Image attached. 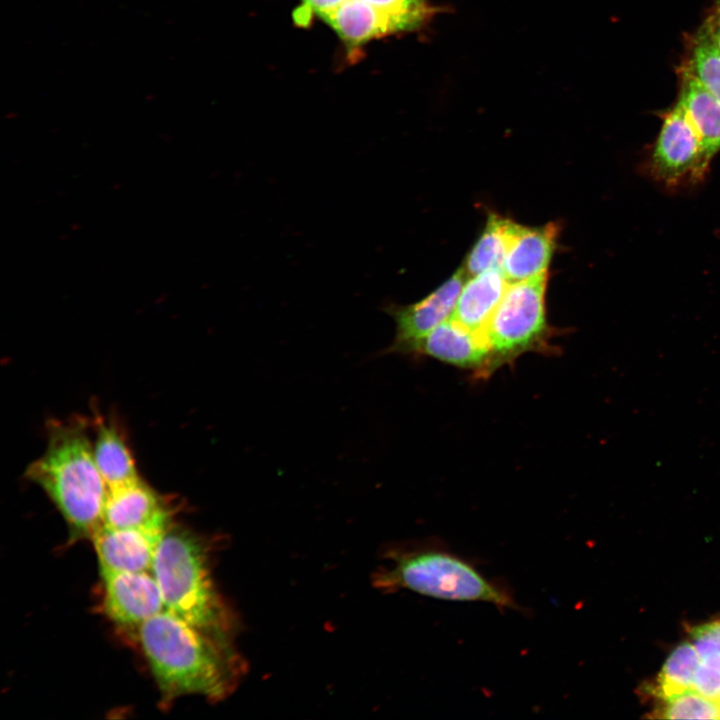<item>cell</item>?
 Listing matches in <instances>:
<instances>
[{
  "label": "cell",
  "mask_w": 720,
  "mask_h": 720,
  "mask_svg": "<svg viewBox=\"0 0 720 720\" xmlns=\"http://www.w3.org/2000/svg\"><path fill=\"white\" fill-rule=\"evenodd\" d=\"M508 285L501 268L472 276L464 283L450 318L473 331H483Z\"/></svg>",
  "instance_id": "5bb4252c"
},
{
  "label": "cell",
  "mask_w": 720,
  "mask_h": 720,
  "mask_svg": "<svg viewBox=\"0 0 720 720\" xmlns=\"http://www.w3.org/2000/svg\"><path fill=\"white\" fill-rule=\"evenodd\" d=\"M678 101L694 126L710 163L720 151V101L683 67L680 68Z\"/></svg>",
  "instance_id": "9a60e30c"
},
{
  "label": "cell",
  "mask_w": 720,
  "mask_h": 720,
  "mask_svg": "<svg viewBox=\"0 0 720 720\" xmlns=\"http://www.w3.org/2000/svg\"><path fill=\"white\" fill-rule=\"evenodd\" d=\"M139 640L166 701L189 695L224 699L243 672L229 639L207 633L165 609L139 627Z\"/></svg>",
  "instance_id": "6da1fadb"
},
{
  "label": "cell",
  "mask_w": 720,
  "mask_h": 720,
  "mask_svg": "<svg viewBox=\"0 0 720 720\" xmlns=\"http://www.w3.org/2000/svg\"><path fill=\"white\" fill-rule=\"evenodd\" d=\"M681 67L720 101V52L700 30L689 40L688 55Z\"/></svg>",
  "instance_id": "d6986e66"
},
{
  "label": "cell",
  "mask_w": 720,
  "mask_h": 720,
  "mask_svg": "<svg viewBox=\"0 0 720 720\" xmlns=\"http://www.w3.org/2000/svg\"><path fill=\"white\" fill-rule=\"evenodd\" d=\"M171 516L164 498L139 478L108 490L102 525L165 532L172 526Z\"/></svg>",
  "instance_id": "9c48e42d"
},
{
  "label": "cell",
  "mask_w": 720,
  "mask_h": 720,
  "mask_svg": "<svg viewBox=\"0 0 720 720\" xmlns=\"http://www.w3.org/2000/svg\"><path fill=\"white\" fill-rule=\"evenodd\" d=\"M25 475L46 493L74 534L92 537L102 526L108 487L83 418L49 422L46 449Z\"/></svg>",
  "instance_id": "7a4b0ae2"
},
{
  "label": "cell",
  "mask_w": 720,
  "mask_h": 720,
  "mask_svg": "<svg viewBox=\"0 0 720 720\" xmlns=\"http://www.w3.org/2000/svg\"><path fill=\"white\" fill-rule=\"evenodd\" d=\"M416 355H424L486 376L490 349L483 331H473L449 318L420 343Z\"/></svg>",
  "instance_id": "8fae6325"
},
{
  "label": "cell",
  "mask_w": 720,
  "mask_h": 720,
  "mask_svg": "<svg viewBox=\"0 0 720 720\" xmlns=\"http://www.w3.org/2000/svg\"><path fill=\"white\" fill-rule=\"evenodd\" d=\"M151 572L160 587L165 610L207 633L230 640L234 617L215 588L208 548L200 537L171 526L159 542Z\"/></svg>",
  "instance_id": "277c9868"
},
{
  "label": "cell",
  "mask_w": 720,
  "mask_h": 720,
  "mask_svg": "<svg viewBox=\"0 0 720 720\" xmlns=\"http://www.w3.org/2000/svg\"><path fill=\"white\" fill-rule=\"evenodd\" d=\"M514 223L497 214L489 215L482 234L466 257L463 269L468 277L492 268L502 269Z\"/></svg>",
  "instance_id": "e0dca14e"
},
{
  "label": "cell",
  "mask_w": 720,
  "mask_h": 720,
  "mask_svg": "<svg viewBox=\"0 0 720 720\" xmlns=\"http://www.w3.org/2000/svg\"><path fill=\"white\" fill-rule=\"evenodd\" d=\"M304 8L301 14H297V18L301 19L302 23H305V18L308 17L312 12L323 18L340 6L345 0H303Z\"/></svg>",
  "instance_id": "cb8c5ba5"
},
{
  "label": "cell",
  "mask_w": 720,
  "mask_h": 720,
  "mask_svg": "<svg viewBox=\"0 0 720 720\" xmlns=\"http://www.w3.org/2000/svg\"><path fill=\"white\" fill-rule=\"evenodd\" d=\"M460 267L447 281L422 300L408 305L385 304L383 311L395 322V337L384 354H417L421 341L449 319L467 278Z\"/></svg>",
  "instance_id": "52a82bcc"
},
{
  "label": "cell",
  "mask_w": 720,
  "mask_h": 720,
  "mask_svg": "<svg viewBox=\"0 0 720 720\" xmlns=\"http://www.w3.org/2000/svg\"><path fill=\"white\" fill-rule=\"evenodd\" d=\"M546 284L547 273L509 283L483 329L490 349L486 375L524 353L543 351L547 346Z\"/></svg>",
  "instance_id": "5b68a950"
},
{
  "label": "cell",
  "mask_w": 720,
  "mask_h": 720,
  "mask_svg": "<svg viewBox=\"0 0 720 720\" xmlns=\"http://www.w3.org/2000/svg\"><path fill=\"white\" fill-rule=\"evenodd\" d=\"M388 561L374 581L385 591L407 589L441 600L485 602L521 611L507 585L488 578L470 560L439 541L391 550Z\"/></svg>",
  "instance_id": "3957f363"
},
{
  "label": "cell",
  "mask_w": 720,
  "mask_h": 720,
  "mask_svg": "<svg viewBox=\"0 0 720 720\" xmlns=\"http://www.w3.org/2000/svg\"><path fill=\"white\" fill-rule=\"evenodd\" d=\"M104 611L116 624L138 626L165 609L160 587L151 571L101 570Z\"/></svg>",
  "instance_id": "ba28073f"
},
{
  "label": "cell",
  "mask_w": 720,
  "mask_h": 720,
  "mask_svg": "<svg viewBox=\"0 0 720 720\" xmlns=\"http://www.w3.org/2000/svg\"><path fill=\"white\" fill-rule=\"evenodd\" d=\"M394 18L402 30L417 27L432 9L428 0H364Z\"/></svg>",
  "instance_id": "44dd1931"
},
{
  "label": "cell",
  "mask_w": 720,
  "mask_h": 720,
  "mask_svg": "<svg viewBox=\"0 0 720 720\" xmlns=\"http://www.w3.org/2000/svg\"><path fill=\"white\" fill-rule=\"evenodd\" d=\"M717 701H718V703H719V705H720V696H719V698L717 699Z\"/></svg>",
  "instance_id": "484cf974"
},
{
  "label": "cell",
  "mask_w": 720,
  "mask_h": 720,
  "mask_svg": "<svg viewBox=\"0 0 720 720\" xmlns=\"http://www.w3.org/2000/svg\"><path fill=\"white\" fill-rule=\"evenodd\" d=\"M700 138L679 101L665 114L652 155L654 176L667 185L702 178L708 168Z\"/></svg>",
  "instance_id": "8992f818"
},
{
  "label": "cell",
  "mask_w": 720,
  "mask_h": 720,
  "mask_svg": "<svg viewBox=\"0 0 720 720\" xmlns=\"http://www.w3.org/2000/svg\"><path fill=\"white\" fill-rule=\"evenodd\" d=\"M559 225L551 222L539 227L514 223L502 270L509 283L547 273Z\"/></svg>",
  "instance_id": "7c38bea8"
},
{
  "label": "cell",
  "mask_w": 720,
  "mask_h": 720,
  "mask_svg": "<svg viewBox=\"0 0 720 720\" xmlns=\"http://www.w3.org/2000/svg\"><path fill=\"white\" fill-rule=\"evenodd\" d=\"M165 532L102 525L91 537L100 569L151 571L157 547Z\"/></svg>",
  "instance_id": "30bf717a"
},
{
  "label": "cell",
  "mask_w": 720,
  "mask_h": 720,
  "mask_svg": "<svg viewBox=\"0 0 720 720\" xmlns=\"http://www.w3.org/2000/svg\"><path fill=\"white\" fill-rule=\"evenodd\" d=\"M660 717L665 719H720V705L693 690L664 700Z\"/></svg>",
  "instance_id": "ffe728a7"
},
{
  "label": "cell",
  "mask_w": 720,
  "mask_h": 720,
  "mask_svg": "<svg viewBox=\"0 0 720 720\" xmlns=\"http://www.w3.org/2000/svg\"><path fill=\"white\" fill-rule=\"evenodd\" d=\"M94 424V459L108 490L138 480L135 461L120 426L102 417H97Z\"/></svg>",
  "instance_id": "2e32d148"
},
{
  "label": "cell",
  "mask_w": 720,
  "mask_h": 720,
  "mask_svg": "<svg viewBox=\"0 0 720 720\" xmlns=\"http://www.w3.org/2000/svg\"><path fill=\"white\" fill-rule=\"evenodd\" d=\"M322 19L336 31L349 50L374 38L402 31L394 18L364 0H345Z\"/></svg>",
  "instance_id": "4fadbf2b"
},
{
  "label": "cell",
  "mask_w": 720,
  "mask_h": 720,
  "mask_svg": "<svg viewBox=\"0 0 720 720\" xmlns=\"http://www.w3.org/2000/svg\"><path fill=\"white\" fill-rule=\"evenodd\" d=\"M693 689L717 700L720 696V652L700 658Z\"/></svg>",
  "instance_id": "7402d4cb"
},
{
  "label": "cell",
  "mask_w": 720,
  "mask_h": 720,
  "mask_svg": "<svg viewBox=\"0 0 720 720\" xmlns=\"http://www.w3.org/2000/svg\"><path fill=\"white\" fill-rule=\"evenodd\" d=\"M691 637L700 658L720 652V620L694 627Z\"/></svg>",
  "instance_id": "603a6c76"
},
{
  "label": "cell",
  "mask_w": 720,
  "mask_h": 720,
  "mask_svg": "<svg viewBox=\"0 0 720 720\" xmlns=\"http://www.w3.org/2000/svg\"><path fill=\"white\" fill-rule=\"evenodd\" d=\"M700 31L720 52V1L707 17Z\"/></svg>",
  "instance_id": "d4e9b609"
},
{
  "label": "cell",
  "mask_w": 720,
  "mask_h": 720,
  "mask_svg": "<svg viewBox=\"0 0 720 720\" xmlns=\"http://www.w3.org/2000/svg\"><path fill=\"white\" fill-rule=\"evenodd\" d=\"M699 654L692 643L678 645L666 659L656 681V693L667 700L693 690Z\"/></svg>",
  "instance_id": "ac0fdd59"
}]
</instances>
